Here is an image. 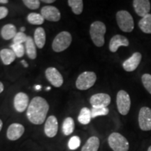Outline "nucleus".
Segmentation results:
<instances>
[{
	"label": "nucleus",
	"instance_id": "72a5a7b5",
	"mask_svg": "<svg viewBox=\"0 0 151 151\" xmlns=\"http://www.w3.org/2000/svg\"><path fill=\"white\" fill-rule=\"evenodd\" d=\"M9 14V10L6 7L0 6V20L6 18Z\"/></svg>",
	"mask_w": 151,
	"mask_h": 151
},
{
	"label": "nucleus",
	"instance_id": "aec40b11",
	"mask_svg": "<svg viewBox=\"0 0 151 151\" xmlns=\"http://www.w3.org/2000/svg\"><path fill=\"white\" fill-rule=\"evenodd\" d=\"M100 141L97 137H91L87 140L81 151H98L99 148Z\"/></svg>",
	"mask_w": 151,
	"mask_h": 151
},
{
	"label": "nucleus",
	"instance_id": "1a4fd4ad",
	"mask_svg": "<svg viewBox=\"0 0 151 151\" xmlns=\"http://www.w3.org/2000/svg\"><path fill=\"white\" fill-rule=\"evenodd\" d=\"M111 101L110 95L106 93H97L90 97V102L92 108H106Z\"/></svg>",
	"mask_w": 151,
	"mask_h": 151
},
{
	"label": "nucleus",
	"instance_id": "f03ea898",
	"mask_svg": "<svg viewBox=\"0 0 151 151\" xmlns=\"http://www.w3.org/2000/svg\"><path fill=\"white\" fill-rule=\"evenodd\" d=\"M106 32L105 24L101 21H95L90 25V35L92 42L97 47H101L105 43L104 35Z\"/></svg>",
	"mask_w": 151,
	"mask_h": 151
},
{
	"label": "nucleus",
	"instance_id": "4468645a",
	"mask_svg": "<svg viewBox=\"0 0 151 151\" xmlns=\"http://www.w3.org/2000/svg\"><path fill=\"white\" fill-rule=\"evenodd\" d=\"M141 58H142V55L140 52H134L129 58H128L123 62L122 67L124 70L128 72L134 71L139 67L141 61Z\"/></svg>",
	"mask_w": 151,
	"mask_h": 151
},
{
	"label": "nucleus",
	"instance_id": "9b49d317",
	"mask_svg": "<svg viewBox=\"0 0 151 151\" xmlns=\"http://www.w3.org/2000/svg\"><path fill=\"white\" fill-rule=\"evenodd\" d=\"M41 16L43 17L45 20L51 22H58L60 20L61 14L60 11L56 7L52 6H46L41 9Z\"/></svg>",
	"mask_w": 151,
	"mask_h": 151
},
{
	"label": "nucleus",
	"instance_id": "9d476101",
	"mask_svg": "<svg viewBox=\"0 0 151 151\" xmlns=\"http://www.w3.org/2000/svg\"><path fill=\"white\" fill-rule=\"evenodd\" d=\"M46 77L47 80L55 88H60L63 84V77L55 68H48L46 70Z\"/></svg>",
	"mask_w": 151,
	"mask_h": 151
},
{
	"label": "nucleus",
	"instance_id": "ddd939ff",
	"mask_svg": "<svg viewBox=\"0 0 151 151\" xmlns=\"http://www.w3.org/2000/svg\"><path fill=\"white\" fill-rule=\"evenodd\" d=\"M58 131V122L55 116H50L47 118L44 126V132L49 138L55 137Z\"/></svg>",
	"mask_w": 151,
	"mask_h": 151
},
{
	"label": "nucleus",
	"instance_id": "f257e3e1",
	"mask_svg": "<svg viewBox=\"0 0 151 151\" xmlns=\"http://www.w3.org/2000/svg\"><path fill=\"white\" fill-rule=\"evenodd\" d=\"M49 104L44 98L35 97L32 99L27 111L28 120L35 124H41L46 120Z\"/></svg>",
	"mask_w": 151,
	"mask_h": 151
},
{
	"label": "nucleus",
	"instance_id": "e433bc0d",
	"mask_svg": "<svg viewBox=\"0 0 151 151\" xmlns=\"http://www.w3.org/2000/svg\"><path fill=\"white\" fill-rule=\"evenodd\" d=\"M21 63L22 64V65H23V66H24V67H28L27 63V62H26L25 61H24V60H22Z\"/></svg>",
	"mask_w": 151,
	"mask_h": 151
},
{
	"label": "nucleus",
	"instance_id": "f704fd0d",
	"mask_svg": "<svg viewBox=\"0 0 151 151\" xmlns=\"http://www.w3.org/2000/svg\"><path fill=\"white\" fill-rule=\"evenodd\" d=\"M4 85L0 81V94L1 93L4 91Z\"/></svg>",
	"mask_w": 151,
	"mask_h": 151
},
{
	"label": "nucleus",
	"instance_id": "393cba45",
	"mask_svg": "<svg viewBox=\"0 0 151 151\" xmlns=\"http://www.w3.org/2000/svg\"><path fill=\"white\" fill-rule=\"evenodd\" d=\"M75 129L74 120L71 117H68L64 120L62 124V132L66 136H69L73 133Z\"/></svg>",
	"mask_w": 151,
	"mask_h": 151
},
{
	"label": "nucleus",
	"instance_id": "79ce46f5",
	"mask_svg": "<svg viewBox=\"0 0 151 151\" xmlns=\"http://www.w3.org/2000/svg\"><path fill=\"white\" fill-rule=\"evenodd\" d=\"M147 151H151V146H149V148H148V150Z\"/></svg>",
	"mask_w": 151,
	"mask_h": 151
},
{
	"label": "nucleus",
	"instance_id": "58836bf2",
	"mask_svg": "<svg viewBox=\"0 0 151 151\" xmlns=\"http://www.w3.org/2000/svg\"><path fill=\"white\" fill-rule=\"evenodd\" d=\"M2 126H3V122H2V121H1V119H0V131H1V130Z\"/></svg>",
	"mask_w": 151,
	"mask_h": 151
},
{
	"label": "nucleus",
	"instance_id": "2eb2a0df",
	"mask_svg": "<svg viewBox=\"0 0 151 151\" xmlns=\"http://www.w3.org/2000/svg\"><path fill=\"white\" fill-rule=\"evenodd\" d=\"M129 45V41L127 37L120 35H116L111 38L109 42V50L111 52H116L120 46L127 47Z\"/></svg>",
	"mask_w": 151,
	"mask_h": 151
},
{
	"label": "nucleus",
	"instance_id": "423d86ee",
	"mask_svg": "<svg viewBox=\"0 0 151 151\" xmlns=\"http://www.w3.org/2000/svg\"><path fill=\"white\" fill-rule=\"evenodd\" d=\"M97 81V75L93 71H85L78 76L76 86L80 90H86L92 88Z\"/></svg>",
	"mask_w": 151,
	"mask_h": 151
},
{
	"label": "nucleus",
	"instance_id": "f3484780",
	"mask_svg": "<svg viewBox=\"0 0 151 151\" xmlns=\"http://www.w3.org/2000/svg\"><path fill=\"white\" fill-rule=\"evenodd\" d=\"M24 132V127L21 124L13 123L7 129V138L11 141H16L22 137Z\"/></svg>",
	"mask_w": 151,
	"mask_h": 151
},
{
	"label": "nucleus",
	"instance_id": "6e6552de",
	"mask_svg": "<svg viewBox=\"0 0 151 151\" xmlns=\"http://www.w3.org/2000/svg\"><path fill=\"white\" fill-rule=\"evenodd\" d=\"M139 125L143 131L151 130V109L144 106L140 109L139 113Z\"/></svg>",
	"mask_w": 151,
	"mask_h": 151
},
{
	"label": "nucleus",
	"instance_id": "c9c22d12",
	"mask_svg": "<svg viewBox=\"0 0 151 151\" xmlns=\"http://www.w3.org/2000/svg\"><path fill=\"white\" fill-rule=\"evenodd\" d=\"M43 3H47V4H51L54 2V0H43Z\"/></svg>",
	"mask_w": 151,
	"mask_h": 151
},
{
	"label": "nucleus",
	"instance_id": "f8f14e48",
	"mask_svg": "<svg viewBox=\"0 0 151 151\" xmlns=\"http://www.w3.org/2000/svg\"><path fill=\"white\" fill-rule=\"evenodd\" d=\"M14 104L18 112H23L29 106V97L24 92H18L14 97Z\"/></svg>",
	"mask_w": 151,
	"mask_h": 151
},
{
	"label": "nucleus",
	"instance_id": "7c9ffc66",
	"mask_svg": "<svg viewBox=\"0 0 151 151\" xmlns=\"http://www.w3.org/2000/svg\"><path fill=\"white\" fill-rule=\"evenodd\" d=\"M142 83L146 90L151 94V75L149 73H145L141 77Z\"/></svg>",
	"mask_w": 151,
	"mask_h": 151
},
{
	"label": "nucleus",
	"instance_id": "dca6fc26",
	"mask_svg": "<svg viewBox=\"0 0 151 151\" xmlns=\"http://www.w3.org/2000/svg\"><path fill=\"white\" fill-rule=\"evenodd\" d=\"M133 6L138 16L142 18L149 14L150 11V2L148 0H134Z\"/></svg>",
	"mask_w": 151,
	"mask_h": 151
},
{
	"label": "nucleus",
	"instance_id": "ea45409f",
	"mask_svg": "<svg viewBox=\"0 0 151 151\" xmlns=\"http://www.w3.org/2000/svg\"><path fill=\"white\" fill-rule=\"evenodd\" d=\"M36 89L40 90L41 89V86H36Z\"/></svg>",
	"mask_w": 151,
	"mask_h": 151
},
{
	"label": "nucleus",
	"instance_id": "4be33fe9",
	"mask_svg": "<svg viewBox=\"0 0 151 151\" xmlns=\"http://www.w3.org/2000/svg\"><path fill=\"white\" fill-rule=\"evenodd\" d=\"M36 44L34 39L31 37H27V41L25 43L26 52H27V56L30 59L35 60L37 58V48H36Z\"/></svg>",
	"mask_w": 151,
	"mask_h": 151
},
{
	"label": "nucleus",
	"instance_id": "c85d7f7f",
	"mask_svg": "<svg viewBox=\"0 0 151 151\" xmlns=\"http://www.w3.org/2000/svg\"><path fill=\"white\" fill-rule=\"evenodd\" d=\"M109 113V109L107 108H92L91 109L92 118H94L98 116H106Z\"/></svg>",
	"mask_w": 151,
	"mask_h": 151
},
{
	"label": "nucleus",
	"instance_id": "412c9836",
	"mask_svg": "<svg viewBox=\"0 0 151 151\" xmlns=\"http://www.w3.org/2000/svg\"><path fill=\"white\" fill-rule=\"evenodd\" d=\"M0 58L5 65H9L16 60V55L11 49L4 48L0 51Z\"/></svg>",
	"mask_w": 151,
	"mask_h": 151
},
{
	"label": "nucleus",
	"instance_id": "cd10ccee",
	"mask_svg": "<svg viewBox=\"0 0 151 151\" xmlns=\"http://www.w3.org/2000/svg\"><path fill=\"white\" fill-rule=\"evenodd\" d=\"M11 50L14 52L17 58H22L24 55L25 49L22 44H16V43H12L11 45Z\"/></svg>",
	"mask_w": 151,
	"mask_h": 151
},
{
	"label": "nucleus",
	"instance_id": "4c0bfd02",
	"mask_svg": "<svg viewBox=\"0 0 151 151\" xmlns=\"http://www.w3.org/2000/svg\"><path fill=\"white\" fill-rule=\"evenodd\" d=\"M8 2V0H0V4H7Z\"/></svg>",
	"mask_w": 151,
	"mask_h": 151
},
{
	"label": "nucleus",
	"instance_id": "0eeeda50",
	"mask_svg": "<svg viewBox=\"0 0 151 151\" xmlns=\"http://www.w3.org/2000/svg\"><path fill=\"white\" fill-rule=\"evenodd\" d=\"M116 103L119 113L122 116L127 115L131 107V99L129 94L124 90H120L117 94Z\"/></svg>",
	"mask_w": 151,
	"mask_h": 151
},
{
	"label": "nucleus",
	"instance_id": "a19ab883",
	"mask_svg": "<svg viewBox=\"0 0 151 151\" xmlns=\"http://www.w3.org/2000/svg\"><path fill=\"white\" fill-rule=\"evenodd\" d=\"M24 30H25V28H24V27H21V29H20V31L22 32H23L24 31Z\"/></svg>",
	"mask_w": 151,
	"mask_h": 151
},
{
	"label": "nucleus",
	"instance_id": "5701e85b",
	"mask_svg": "<svg viewBox=\"0 0 151 151\" xmlns=\"http://www.w3.org/2000/svg\"><path fill=\"white\" fill-rule=\"evenodd\" d=\"M139 27L143 32L151 34V14L144 16L139 22Z\"/></svg>",
	"mask_w": 151,
	"mask_h": 151
},
{
	"label": "nucleus",
	"instance_id": "c756f323",
	"mask_svg": "<svg viewBox=\"0 0 151 151\" xmlns=\"http://www.w3.org/2000/svg\"><path fill=\"white\" fill-rule=\"evenodd\" d=\"M81 146V139L77 136H73L69 139L68 143V147L71 150H76Z\"/></svg>",
	"mask_w": 151,
	"mask_h": 151
},
{
	"label": "nucleus",
	"instance_id": "39448f33",
	"mask_svg": "<svg viewBox=\"0 0 151 151\" xmlns=\"http://www.w3.org/2000/svg\"><path fill=\"white\" fill-rule=\"evenodd\" d=\"M71 41H72V37L69 32H61L56 36L52 41V50L57 52L64 51L69 48L71 43Z\"/></svg>",
	"mask_w": 151,
	"mask_h": 151
},
{
	"label": "nucleus",
	"instance_id": "bb28decb",
	"mask_svg": "<svg viewBox=\"0 0 151 151\" xmlns=\"http://www.w3.org/2000/svg\"><path fill=\"white\" fill-rule=\"evenodd\" d=\"M27 21L32 24H36V25H40L44 22L45 19L41 16V14H37V13H31L27 16Z\"/></svg>",
	"mask_w": 151,
	"mask_h": 151
},
{
	"label": "nucleus",
	"instance_id": "b1692460",
	"mask_svg": "<svg viewBox=\"0 0 151 151\" xmlns=\"http://www.w3.org/2000/svg\"><path fill=\"white\" fill-rule=\"evenodd\" d=\"M92 119L91 110L87 107H84L81 109L78 117V120L81 124H89Z\"/></svg>",
	"mask_w": 151,
	"mask_h": 151
},
{
	"label": "nucleus",
	"instance_id": "a878e982",
	"mask_svg": "<svg viewBox=\"0 0 151 151\" xmlns=\"http://www.w3.org/2000/svg\"><path fill=\"white\" fill-rule=\"evenodd\" d=\"M68 4L76 15H80L83 9V1L82 0H69Z\"/></svg>",
	"mask_w": 151,
	"mask_h": 151
},
{
	"label": "nucleus",
	"instance_id": "2f4dec72",
	"mask_svg": "<svg viewBox=\"0 0 151 151\" xmlns=\"http://www.w3.org/2000/svg\"><path fill=\"white\" fill-rule=\"evenodd\" d=\"M27 39V36L22 32H19L16 34L15 37L13 39V43L16 44H22L23 43H26Z\"/></svg>",
	"mask_w": 151,
	"mask_h": 151
},
{
	"label": "nucleus",
	"instance_id": "473e14b6",
	"mask_svg": "<svg viewBox=\"0 0 151 151\" xmlns=\"http://www.w3.org/2000/svg\"><path fill=\"white\" fill-rule=\"evenodd\" d=\"M22 2L28 9H32V10H35V9H39L40 6V1L39 0H23Z\"/></svg>",
	"mask_w": 151,
	"mask_h": 151
},
{
	"label": "nucleus",
	"instance_id": "7ed1b4c3",
	"mask_svg": "<svg viewBox=\"0 0 151 151\" xmlns=\"http://www.w3.org/2000/svg\"><path fill=\"white\" fill-rule=\"evenodd\" d=\"M116 20L119 28L124 32H131L134 28L132 15L127 11H119L116 14Z\"/></svg>",
	"mask_w": 151,
	"mask_h": 151
},
{
	"label": "nucleus",
	"instance_id": "6ab92c4d",
	"mask_svg": "<svg viewBox=\"0 0 151 151\" xmlns=\"http://www.w3.org/2000/svg\"><path fill=\"white\" fill-rule=\"evenodd\" d=\"M17 33L18 32H16V27L13 24H5L1 28V37L4 40H9V39H14Z\"/></svg>",
	"mask_w": 151,
	"mask_h": 151
},
{
	"label": "nucleus",
	"instance_id": "a211bd4d",
	"mask_svg": "<svg viewBox=\"0 0 151 151\" xmlns=\"http://www.w3.org/2000/svg\"><path fill=\"white\" fill-rule=\"evenodd\" d=\"M46 39V35L45 30L43 27H38L36 29L34 35V41L36 46L39 48H43L45 46Z\"/></svg>",
	"mask_w": 151,
	"mask_h": 151
},
{
	"label": "nucleus",
	"instance_id": "37998d69",
	"mask_svg": "<svg viewBox=\"0 0 151 151\" xmlns=\"http://www.w3.org/2000/svg\"><path fill=\"white\" fill-rule=\"evenodd\" d=\"M46 90H50V88H47Z\"/></svg>",
	"mask_w": 151,
	"mask_h": 151
},
{
	"label": "nucleus",
	"instance_id": "20e7f679",
	"mask_svg": "<svg viewBox=\"0 0 151 151\" xmlns=\"http://www.w3.org/2000/svg\"><path fill=\"white\" fill-rule=\"evenodd\" d=\"M108 143L113 151H128L129 144L127 139L118 132L111 134L108 138Z\"/></svg>",
	"mask_w": 151,
	"mask_h": 151
}]
</instances>
